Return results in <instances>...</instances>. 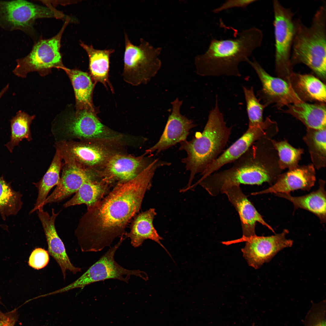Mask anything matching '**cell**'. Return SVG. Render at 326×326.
Wrapping results in <instances>:
<instances>
[{
    "instance_id": "obj_28",
    "label": "cell",
    "mask_w": 326,
    "mask_h": 326,
    "mask_svg": "<svg viewBox=\"0 0 326 326\" xmlns=\"http://www.w3.org/2000/svg\"><path fill=\"white\" fill-rule=\"evenodd\" d=\"M69 76L74 88L77 104L80 110L86 109L94 112L92 94L94 85L88 73L76 69L59 67Z\"/></svg>"
},
{
    "instance_id": "obj_2",
    "label": "cell",
    "mask_w": 326,
    "mask_h": 326,
    "mask_svg": "<svg viewBox=\"0 0 326 326\" xmlns=\"http://www.w3.org/2000/svg\"><path fill=\"white\" fill-rule=\"evenodd\" d=\"M263 37L262 31L252 27L239 33L236 38L212 39L206 52L195 58L197 74L203 77L241 76L240 63L246 62L254 51L261 46Z\"/></svg>"
},
{
    "instance_id": "obj_27",
    "label": "cell",
    "mask_w": 326,
    "mask_h": 326,
    "mask_svg": "<svg viewBox=\"0 0 326 326\" xmlns=\"http://www.w3.org/2000/svg\"><path fill=\"white\" fill-rule=\"evenodd\" d=\"M65 149L68 160L79 165L93 166L99 165L107 156L106 152L102 148L91 144L74 143L67 144Z\"/></svg>"
},
{
    "instance_id": "obj_23",
    "label": "cell",
    "mask_w": 326,
    "mask_h": 326,
    "mask_svg": "<svg viewBox=\"0 0 326 326\" xmlns=\"http://www.w3.org/2000/svg\"><path fill=\"white\" fill-rule=\"evenodd\" d=\"M284 111L301 121L306 128H326V110L324 103L310 104L302 101L287 106Z\"/></svg>"
},
{
    "instance_id": "obj_34",
    "label": "cell",
    "mask_w": 326,
    "mask_h": 326,
    "mask_svg": "<svg viewBox=\"0 0 326 326\" xmlns=\"http://www.w3.org/2000/svg\"><path fill=\"white\" fill-rule=\"evenodd\" d=\"M245 100L246 110L248 119V127H253L261 124L264 121L263 113L267 106L260 103L255 96L254 88L242 87Z\"/></svg>"
},
{
    "instance_id": "obj_32",
    "label": "cell",
    "mask_w": 326,
    "mask_h": 326,
    "mask_svg": "<svg viewBox=\"0 0 326 326\" xmlns=\"http://www.w3.org/2000/svg\"><path fill=\"white\" fill-rule=\"evenodd\" d=\"M24 111L19 110L10 120L11 135L9 142L5 145L11 153L23 139H31L30 125L33 119Z\"/></svg>"
},
{
    "instance_id": "obj_17",
    "label": "cell",
    "mask_w": 326,
    "mask_h": 326,
    "mask_svg": "<svg viewBox=\"0 0 326 326\" xmlns=\"http://www.w3.org/2000/svg\"><path fill=\"white\" fill-rule=\"evenodd\" d=\"M315 180V171L313 164L298 166L280 175L275 183L270 187L251 194L289 193L298 189L309 191L314 185Z\"/></svg>"
},
{
    "instance_id": "obj_21",
    "label": "cell",
    "mask_w": 326,
    "mask_h": 326,
    "mask_svg": "<svg viewBox=\"0 0 326 326\" xmlns=\"http://www.w3.org/2000/svg\"><path fill=\"white\" fill-rule=\"evenodd\" d=\"M156 213L154 208H151L136 215L131 224L130 231L126 233L125 237L126 238L130 239L131 244L134 248L140 246L145 240H153L162 247L171 256L161 242L163 238L154 226L153 221Z\"/></svg>"
},
{
    "instance_id": "obj_40",
    "label": "cell",
    "mask_w": 326,
    "mask_h": 326,
    "mask_svg": "<svg viewBox=\"0 0 326 326\" xmlns=\"http://www.w3.org/2000/svg\"><path fill=\"white\" fill-rule=\"evenodd\" d=\"M0 228H2L4 229H8V227L6 225L0 224Z\"/></svg>"
},
{
    "instance_id": "obj_24",
    "label": "cell",
    "mask_w": 326,
    "mask_h": 326,
    "mask_svg": "<svg viewBox=\"0 0 326 326\" xmlns=\"http://www.w3.org/2000/svg\"><path fill=\"white\" fill-rule=\"evenodd\" d=\"M319 188L308 194L299 197H293L289 193H280L276 196L284 198L291 202L295 209L301 208L308 210L317 216L322 223L326 222L325 181H319Z\"/></svg>"
},
{
    "instance_id": "obj_15",
    "label": "cell",
    "mask_w": 326,
    "mask_h": 326,
    "mask_svg": "<svg viewBox=\"0 0 326 326\" xmlns=\"http://www.w3.org/2000/svg\"><path fill=\"white\" fill-rule=\"evenodd\" d=\"M39 218L44 231L48 245V252L59 266L64 280L66 271L69 270L75 274L81 271V268L75 267L71 263L66 252L64 244L59 236L55 222L59 213H56L53 208L50 216L43 209L38 210Z\"/></svg>"
},
{
    "instance_id": "obj_12",
    "label": "cell",
    "mask_w": 326,
    "mask_h": 326,
    "mask_svg": "<svg viewBox=\"0 0 326 326\" xmlns=\"http://www.w3.org/2000/svg\"><path fill=\"white\" fill-rule=\"evenodd\" d=\"M254 69L262 85L257 92L260 100L267 106L274 104L279 108L302 101L292 88L291 84L279 77L272 76L263 68L254 58L247 62Z\"/></svg>"
},
{
    "instance_id": "obj_35",
    "label": "cell",
    "mask_w": 326,
    "mask_h": 326,
    "mask_svg": "<svg viewBox=\"0 0 326 326\" xmlns=\"http://www.w3.org/2000/svg\"><path fill=\"white\" fill-rule=\"evenodd\" d=\"M326 301L312 303L305 316L304 326H326Z\"/></svg>"
},
{
    "instance_id": "obj_29",
    "label": "cell",
    "mask_w": 326,
    "mask_h": 326,
    "mask_svg": "<svg viewBox=\"0 0 326 326\" xmlns=\"http://www.w3.org/2000/svg\"><path fill=\"white\" fill-rule=\"evenodd\" d=\"M61 157V152L57 150L45 175L39 182L34 184L38 189V195L34 206L30 212V214L36 210L43 209L44 203L48 193L52 188L59 183L60 179Z\"/></svg>"
},
{
    "instance_id": "obj_6",
    "label": "cell",
    "mask_w": 326,
    "mask_h": 326,
    "mask_svg": "<svg viewBox=\"0 0 326 326\" xmlns=\"http://www.w3.org/2000/svg\"><path fill=\"white\" fill-rule=\"evenodd\" d=\"M125 41L123 79L134 86L147 83L161 67L159 56L161 48H155L142 39L139 45H135L126 33Z\"/></svg>"
},
{
    "instance_id": "obj_4",
    "label": "cell",
    "mask_w": 326,
    "mask_h": 326,
    "mask_svg": "<svg viewBox=\"0 0 326 326\" xmlns=\"http://www.w3.org/2000/svg\"><path fill=\"white\" fill-rule=\"evenodd\" d=\"M265 143L263 138L257 141L231 167L210 174L201 180L199 185L215 196L235 185L270 183L273 178L267 167Z\"/></svg>"
},
{
    "instance_id": "obj_31",
    "label": "cell",
    "mask_w": 326,
    "mask_h": 326,
    "mask_svg": "<svg viewBox=\"0 0 326 326\" xmlns=\"http://www.w3.org/2000/svg\"><path fill=\"white\" fill-rule=\"evenodd\" d=\"M22 195L13 190L3 177H0V215L5 220L6 217L16 215L22 207Z\"/></svg>"
},
{
    "instance_id": "obj_20",
    "label": "cell",
    "mask_w": 326,
    "mask_h": 326,
    "mask_svg": "<svg viewBox=\"0 0 326 326\" xmlns=\"http://www.w3.org/2000/svg\"><path fill=\"white\" fill-rule=\"evenodd\" d=\"M155 158H151L147 160L143 157L114 155L107 163L106 168L107 176L105 178L109 181L113 180L120 181H129L136 177Z\"/></svg>"
},
{
    "instance_id": "obj_1",
    "label": "cell",
    "mask_w": 326,
    "mask_h": 326,
    "mask_svg": "<svg viewBox=\"0 0 326 326\" xmlns=\"http://www.w3.org/2000/svg\"><path fill=\"white\" fill-rule=\"evenodd\" d=\"M157 169L146 167L133 179L120 181L101 200L87 208L75 235L83 252H96L110 247L116 238L125 236V229L139 212Z\"/></svg>"
},
{
    "instance_id": "obj_30",
    "label": "cell",
    "mask_w": 326,
    "mask_h": 326,
    "mask_svg": "<svg viewBox=\"0 0 326 326\" xmlns=\"http://www.w3.org/2000/svg\"><path fill=\"white\" fill-rule=\"evenodd\" d=\"M326 128H307L303 139L307 146L313 165L317 169L326 166Z\"/></svg>"
},
{
    "instance_id": "obj_18",
    "label": "cell",
    "mask_w": 326,
    "mask_h": 326,
    "mask_svg": "<svg viewBox=\"0 0 326 326\" xmlns=\"http://www.w3.org/2000/svg\"><path fill=\"white\" fill-rule=\"evenodd\" d=\"M94 112L80 110L68 125L70 134L78 138L86 139H110L114 137L96 117Z\"/></svg>"
},
{
    "instance_id": "obj_14",
    "label": "cell",
    "mask_w": 326,
    "mask_h": 326,
    "mask_svg": "<svg viewBox=\"0 0 326 326\" xmlns=\"http://www.w3.org/2000/svg\"><path fill=\"white\" fill-rule=\"evenodd\" d=\"M182 101L177 98L172 102V110L164 131L158 142L147 150V153L156 154L187 140L190 130L196 126L193 121L180 112Z\"/></svg>"
},
{
    "instance_id": "obj_26",
    "label": "cell",
    "mask_w": 326,
    "mask_h": 326,
    "mask_svg": "<svg viewBox=\"0 0 326 326\" xmlns=\"http://www.w3.org/2000/svg\"><path fill=\"white\" fill-rule=\"evenodd\" d=\"M80 46L86 52L89 58V69L96 82H100L105 87L111 88L108 79L110 57L114 51L112 49L104 50L94 49L92 45L81 42Z\"/></svg>"
},
{
    "instance_id": "obj_22",
    "label": "cell",
    "mask_w": 326,
    "mask_h": 326,
    "mask_svg": "<svg viewBox=\"0 0 326 326\" xmlns=\"http://www.w3.org/2000/svg\"><path fill=\"white\" fill-rule=\"evenodd\" d=\"M289 81L292 88L302 101L325 102V85L314 76L292 72Z\"/></svg>"
},
{
    "instance_id": "obj_8",
    "label": "cell",
    "mask_w": 326,
    "mask_h": 326,
    "mask_svg": "<svg viewBox=\"0 0 326 326\" xmlns=\"http://www.w3.org/2000/svg\"><path fill=\"white\" fill-rule=\"evenodd\" d=\"M275 39V71L279 77L290 83L293 72L291 64V52L295 33L293 17L290 8L283 7L278 1L273 2Z\"/></svg>"
},
{
    "instance_id": "obj_37",
    "label": "cell",
    "mask_w": 326,
    "mask_h": 326,
    "mask_svg": "<svg viewBox=\"0 0 326 326\" xmlns=\"http://www.w3.org/2000/svg\"><path fill=\"white\" fill-rule=\"evenodd\" d=\"M257 0H228L220 6L213 10V12L216 14L229 9L239 8H246L249 5Z\"/></svg>"
},
{
    "instance_id": "obj_7",
    "label": "cell",
    "mask_w": 326,
    "mask_h": 326,
    "mask_svg": "<svg viewBox=\"0 0 326 326\" xmlns=\"http://www.w3.org/2000/svg\"><path fill=\"white\" fill-rule=\"evenodd\" d=\"M62 14L52 7L25 0L0 1V27L5 30H19L29 35L39 18H61Z\"/></svg>"
},
{
    "instance_id": "obj_10",
    "label": "cell",
    "mask_w": 326,
    "mask_h": 326,
    "mask_svg": "<svg viewBox=\"0 0 326 326\" xmlns=\"http://www.w3.org/2000/svg\"><path fill=\"white\" fill-rule=\"evenodd\" d=\"M70 19L66 18L58 33L52 37L41 39L34 45L31 51L24 57L17 59L13 73L18 77L24 78L32 71L47 70L62 66L60 52L61 40Z\"/></svg>"
},
{
    "instance_id": "obj_16",
    "label": "cell",
    "mask_w": 326,
    "mask_h": 326,
    "mask_svg": "<svg viewBox=\"0 0 326 326\" xmlns=\"http://www.w3.org/2000/svg\"><path fill=\"white\" fill-rule=\"evenodd\" d=\"M229 201L238 213L241 223L242 237H249L256 235L255 227L258 222L268 228L273 232L272 227L264 220L261 215L243 193L239 185H235L224 190Z\"/></svg>"
},
{
    "instance_id": "obj_11",
    "label": "cell",
    "mask_w": 326,
    "mask_h": 326,
    "mask_svg": "<svg viewBox=\"0 0 326 326\" xmlns=\"http://www.w3.org/2000/svg\"><path fill=\"white\" fill-rule=\"evenodd\" d=\"M289 232L285 229L280 233L270 236L255 235L248 238L242 237L237 240L224 241L223 244L245 241V247L241 249L243 256L249 266L257 269L270 261L279 251L292 245L293 241L286 238Z\"/></svg>"
},
{
    "instance_id": "obj_19",
    "label": "cell",
    "mask_w": 326,
    "mask_h": 326,
    "mask_svg": "<svg viewBox=\"0 0 326 326\" xmlns=\"http://www.w3.org/2000/svg\"><path fill=\"white\" fill-rule=\"evenodd\" d=\"M57 186L46 200L44 205L60 202L75 193L90 176L75 162L67 160Z\"/></svg>"
},
{
    "instance_id": "obj_39",
    "label": "cell",
    "mask_w": 326,
    "mask_h": 326,
    "mask_svg": "<svg viewBox=\"0 0 326 326\" xmlns=\"http://www.w3.org/2000/svg\"><path fill=\"white\" fill-rule=\"evenodd\" d=\"M9 85H7L0 91V99L8 89Z\"/></svg>"
},
{
    "instance_id": "obj_5",
    "label": "cell",
    "mask_w": 326,
    "mask_h": 326,
    "mask_svg": "<svg viewBox=\"0 0 326 326\" xmlns=\"http://www.w3.org/2000/svg\"><path fill=\"white\" fill-rule=\"evenodd\" d=\"M295 33L291 64L303 63L325 81L326 72V7L324 2L316 11L310 27L294 19Z\"/></svg>"
},
{
    "instance_id": "obj_36",
    "label": "cell",
    "mask_w": 326,
    "mask_h": 326,
    "mask_svg": "<svg viewBox=\"0 0 326 326\" xmlns=\"http://www.w3.org/2000/svg\"><path fill=\"white\" fill-rule=\"evenodd\" d=\"M49 260L47 251L42 248H37L31 252L29 259V266L34 269L39 270L45 267Z\"/></svg>"
},
{
    "instance_id": "obj_9",
    "label": "cell",
    "mask_w": 326,
    "mask_h": 326,
    "mask_svg": "<svg viewBox=\"0 0 326 326\" xmlns=\"http://www.w3.org/2000/svg\"><path fill=\"white\" fill-rule=\"evenodd\" d=\"M125 239L123 237L120 238L116 244L110 247L79 278L69 284L54 291V293L63 292L76 288H82L91 283L110 279H117L128 283L132 276L147 280V275L145 272L139 270L126 269L115 261V253Z\"/></svg>"
},
{
    "instance_id": "obj_25",
    "label": "cell",
    "mask_w": 326,
    "mask_h": 326,
    "mask_svg": "<svg viewBox=\"0 0 326 326\" xmlns=\"http://www.w3.org/2000/svg\"><path fill=\"white\" fill-rule=\"evenodd\" d=\"M109 181L105 179L101 181L94 180L90 176L84 182L75 195L63 205L66 208L85 204L87 208L91 207L101 200L110 192Z\"/></svg>"
},
{
    "instance_id": "obj_3",
    "label": "cell",
    "mask_w": 326,
    "mask_h": 326,
    "mask_svg": "<svg viewBox=\"0 0 326 326\" xmlns=\"http://www.w3.org/2000/svg\"><path fill=\"white\" fill-rule=\"evenodd\" d=\"M219 108L216 97L214 107L210 111L204 129L198 137L180 143V150L187 153L181 159L190 172L188 184L182 190H189L196 175L203 173L222 153L232 133Z\"/></svg>"
},
{
    "instance_id": "obj_13",
    "label": "cell",
    "mask_w": 326,
    "mask_h": 326,
    "mask_svg": "<svg viewBox=\"0 0 326 326\" xmlns=\"http://www.w3.org/2000/svg\"><path fill=\"white\" fill-rule=\"evenodd\" d=\"M273 123L269 118H266L261 124L248 127L244 133L232 144L222 153L200 175V180L218 171L223 166L234 162L257 141L267 136L270 126Z\"/></svg>"
},
{
    "instance_id": "obj_33",
    "label": "cell",
    "mask_w": 326,
    "mask_h": 326,
    "mask_svg": "<svg viewBox=\"0 0 326 326\" xmlns=\"http://www.w3.org/2000/svg\"><path fill=\"white\" fill-rule=\"evenodd\" d=\"M271 141L278 152V164L281 169L290 170L299 166L298 162L303 153L302 149L293 147L286 140L277 141L271 140Z\"/></svg>"
},
{
    "instance_id": "obj_38",
    "label": "cell",
    "mask_w": 326,
    "mask_h": 326,
    "mask_svg": "<svg viewBox=\"0 0 326 326\" xmlns=\"http://www.w3.org/2000/svg\"><path fill=\"white\" fill-rule=\"evenodd\" d=\"M17 318L16 310L6 313L0 311V326H14Z\"/></svg>"
}]
</instances>
